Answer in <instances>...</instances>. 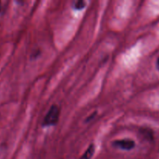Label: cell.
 <instances>
[{
	"mask_svg": "<svg viewBox=\"0 0 159 159\" xmlns=\"http://www.w3.org/2000/svg\"><path fill=\"white\" fill-rule=\"evenodd\" d=\"M86 6V2L83 1V0H79V1H76L73 2V7L76 10H80L83 9Z\"/></svg>",
	"mask_w": 159,
	"mask_h": 159,
	"instance_id": "4",
	"label": "cell"
},
{
	"mask_svg": "<svg viewBox=\"0 0 159 159\" xmlns=\"http://www.w3.org/2000/svg\"><path fill=\"white\" fill-rule=\"evenodd\" d=\"M156 66H157V68L159 70V57L157 59V62H156Z\"/></svg>",
	"mask_w": 159,
	"mask_h": 159,
	"instance_id": "6",
	"label": "cell"
},
{
	"mask_svg": "<svg viewBox=\"0 0 159 159\" xmlns=\"http://www.w3.org/2000/svg\"><path fill=\"white\" fill-rule=\"evenodd\" d=\"M59 115H60V110L59 107L56 105H52L50 107L47 114L45 115L43 122H42V125L44 127L55 125L59 121Z\"/></svg>",
	"mask_w": 159,
	"mask_h": 159,
	"instance_id": "1",
	"label": "cell"
},
{
	"mask_svg": "<svg viewBox=\"0 0 159 159\" xmlns=\"http://www.w3.org/2000/svg\"><path fill=\"white\" fill-rule=\"evenodd\" d=\"M0 10H1V2H0Z\"/></svg>",
	"mask_w": 159,
	"mask_h": 159,
	"instance_id": "7",
	"label": "cell"
},
{
	"mask_svg": "<svg viewBox=\"0 0 159 159\" xmlns=\"http://www.w3.org/2000/svg\"><path fill=\"white\" fill-rule=\"evenodd\" d=\"M95 152V145L92 143L89 145V147L87 148V150L85 151L84 154H83L82 156L80 157V159H90L92 158V156L94 155Z\"/></svg>",
	"mask_w": 159,
	"mask_h": 159,
	"instance_id": "3",
	"label": "cell"
},
{
	"mask_svg": "<svg viewBox=\"0 0 159 159\" xmlns=\"http://www.w3.org/2000/svg\"><path fill=\"white\" fill-rule=\"evenodd\" d=\"M95 115H96V113H94V114H92L91 116H89V117H87V119L86 120V122H88V121H90V120L93 119V117L95 116Z\"/></svg>",
	"mask_w": 159,
	"mask_h": 159,
	"instance_id": "5",
	"label": "cell"
},
{
	"mask_svg": "<svg viewBox=\"0 0 159 159\" xmlns=\"http://www.w3.org/2000/svg\"><path fill=\"white\" fill-rule=\"evenodd\" d=\"M112 145L116 148H118L122 149V150L129 151L134 148L136 144L134 141H132V139H122L113 141Z\"/></svg>",
	"mask_w": 159,
	"mask_h": 159,
	"instance_id": "2",
	"label": "cell"
}]
</instances>
